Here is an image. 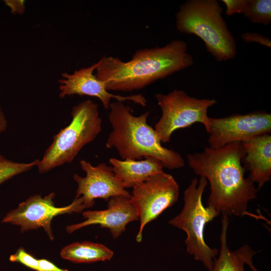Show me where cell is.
<instances>
[{
	"label": "cell",
	"instance_id": "cb8c5ba5",
	"mask_svg": "<svg viewBox=\"0 0 271 271\" xmlns=\"http://www.w3.org/2000/svg\"><path fill=\"white\" fill-rule=\"evenodd\" d=\"M24 1L15 0H6L5 3L11 10L13 13H22L24 10Z\"/></svg>",
	"mask_w": 271,
	"mask_h": 271
},
{
	"label": "cell",
	"instance_id": "5b68a950",
	"mask_svg": "<svg viewBox=\"0 0 271 271\" xmlns=\"http://www.w3.org/2000/svg\"><path fill=\"white\" fill-rule=\"evenodd\" d=\"M72 120L53 138L38 165L44 173L72 162L79 151L92 142L101 130V118L98 105L90 100L82 101L71 111Z\"/></svg>",
	"mask_w": 271,
	"mask_h": 271
},
{
	"label": "cell",
	"instance_id": "8992f818",
	"mask_svg": "<svg viewBox=\"0 0 271 271\" xmlns=\"http://www.w3.org/2000/svg\"><path fill=\"white\" fill-rule=\"evenodd\" d=\"M207 180L200 177L199 180L193 179L184 192V206L180 213L169 223L184 230L187 234L185 240L187 252L196 260L203 264L208 271L214 265L218 250L210 247L204 239V230L207 223L220 214L213 208L205 207L202 196L207 185Z\"/></svg>",
	"mask_w": 271,
	"mask_h": 271
},
{
	"label": "cell",
	"instance_id": "ffe728a7",
	"mask_svg": "<svg viewBox=\"0 0 271 271\" xmlns=\"http://www.w3.org/2000/svg\"><path fill=\"white\" fill-rule=\"evenodd\" d=\"M9 259L11 261L18 262L31 269L38 270V259L26 252L23 248H19L15 254L10 256Z\"/></svg>",
	"mask_w": 271,
	"mask_h": 271
},
{
	"label": "cell",
	"instance_id": "9a60e30c",
	"mask_svg": "<svg viewBox=\"0 0 271 271\" xmlns=\"http://www.w3.org/2000/svg\"><path fill=\"white\" fill-rule=\"evenodd\" d=\"M116 178L125 188H133L151 176L163 171V165L157 159L148 157L142 160H109Z\"/></svg>",
	"mask_w": 271,
	"mask_h": 271
},
{
	"label": "cell",
	"instance_id": "e0dca14e",
	"mask_svg": "<svg viewBox=\"0 0 271 271\" xmlns=\"http://www.w3.org/2000/svg\"><path fill=\"white\" fill-rule=\"evenodd\" d=\"M60 255L75 263H91L109 260L113 252L102 244L84 241L66 246L62 249Z\"/></svg>",
	"mask_w": 271,
	"mask_h": 271
},
{
	"label": "cell",
	"instance_id": "8fae6325",
	"mask_svg": "<svg viewBox=\"0 0 271 271\" xmlns=\"http://www.w3.org/2000/svg\"><path fill=\"white\" fill-rule=\"evenodd\" d=\"M80 165L86 176L73 175L78 185L76 198L81 197L86 208L94 205L96 198L108 201L110 197L117 195L130 197L131 195L115 176L111 166L104 163L93 166L85 160H81Z\"/></svg>",
	"mask_w": 271,
	"mask_h": 271
},
{
	"label": "cell",
	"instance_id": "44dd1931",
	"mask_svg": "<svg viewBox=\"0 0 271 271\" xmlns=\"http://www.w3.org/2000/svg\"><path fill=\"white\" fill-rule=\"evenodd\" d=\"M241 38L246 43L255 42L269 48L271 47V41L269 39L256 33L246 32L243 33L241 35Z\"/></svg>",
	"mask_w": 271,
	"mask_h": 271
},
{
	"label": "cell",
	"instance_id": "7402d4cb",
	"mask_svg": "<svg viewBox=\"0 0 271 271\" xmlns=\"http://www.w3.org/2000/svg\"><path fill=\"white\" fill-rule=\"evenodd\" d=\"M226 6V14L230 16L235 14L242 13L246 0H222Z\"/></svg>",
	"mask_w": 271,
	"mask_h": 271
},
{
	"label": "cell",
	"instance_id": "7a4b0ae2",
	"mask_svg": "<svg viewBox=\"0 0 271 271\" xmlns=\"http://www.w3.org/2000/svg\"><path fill=\"white\" fill-rule=\"evenodd\" d=\"M193 58L187 52L185 42L175 40L163 47L136 51L131 59L123 61L104 56L98 62L96 77L107 90L132 91L191 66Z\"/></svg>",
	"mask_w": 271,
	"mask_h": 271
},
{
	"label": "cell",
	"instance_id": "5bb4252c",
	"mask_svg": "<svg viewBox=\"0 0 271 271\" xmlns=\"http://www.w3.org/2000/svg\"><path fill=\"white\" fill-rule=\"evenodd\" d=\"M241 143L245 151L244 168L260 189L271 179V136L262 134Z\"/></svg>",
	"mask_w": 271,
	"mask_h": 271
},
{
	"label": "cell",
	"instance_id": "52a82bcc",
	"mask_svg": "<svg viewBox=\"0 0 271 271\" xmlns=\"http://www.w3.org/2000/svg\"><path fill=\"white\" fill-rule=\"evenodd\" d=\"M155 97L162 115L154 129L161 143L169 142L176 130L195 123H202L206 130L209 118L207 110L217 103L214 99L195 98L178 89L168 94L157 93Z\"/></svg>",
	"mask_w": 271,
	"mask_h": 271
},
{
	"label": "cell",
	"instance_id": "4fadbf2b",
	"mask_svg": "<svg viewBox=\"0 0 271 271\" xmlns=\"http://www.w3.org/2000/svg\"><path fill=\"white\" fill-rule=\"evenodd\" d=\"M84 221L67 226L68 233L90 225H99L108 229L116 239L125 231L126 225L130 222L139 220L137 209L130 197L122 195L111 197L108 200L107 208L103 210L86 211L82 213Z\"/></svg>",
	"mask_w": 271,
	"mask_h": 271
},
{
	"label": "cell",
	"instance_id": "30bf717a",
	"mask_svg": "<svg viewBox=\"0 0 271 271\" xmlns=\"http://www.w3.org/2000/svg\"><path fill=\"white\" fill-rule=\"evenodd\" d=\"M54 197V193L44 197L38 195L32 196L9 212L2 222L19 225L22 231L43 227L50 238L53 240L51 228L53 217L64 213L80 212L86 208L81 197L75 198L71 204L63 207L55 206Z\"/></svg>",
	"mask_w": 271,
	"mask_h": 271
},
{
	"label": "cell",
	"instance_id": "6da1fadb",
	"mask_svg": "<svg viewBox=\"0 0 271 271\" xmlns=\"http://www.w3.org/2000/svg\"><path fill=\"white\" fill-rule=\"evenodd\" d=\"M245 151L241 143L218 148L209 147L201 152L189 154L187 162L196 175L210 184L207 204L222 216L242 217L249 213V202L257 197L258 189L241 165Z\"/></svg>",
	"mask_w": 271,
	"mask_h": 271
},
{
	"label": "cell",
	"instance_id": "ba28073f",
	"mask_svg": "<svg viewBox=\"0 0 271 271\" xmlns=\"http://www.w3.org/2000/svg\"><path fill=\"white\" fill-rule=\"evenodd\" d=\"M132 188L130 200L140 220L136 240L140 242L145 226L177 201L179 186L171 175L163 171L151 176Z\"/></svg>",
	"mask_w": 271,
	"mask_h": 271
},
{
	"label": "cell",
	"instance_id": "ac0fdd59",
	"mask_svg": "<svg viewBox=\"0 0 271 271\" xmlns=\"http://www.w3.org/2000/svg\"><path fill=\"white\" fill-rule=\"evenodd\" d=\"M242 13L253 24L268 25L271 23V1L246 0Z\"/></svg>",
	"mask_w": 271,
	"mask_h": 271
},
{
	"label": "cell",
	"instance_id": "484cf974",
	"mask_svg": "<svg viewBox=\"0 0 271 271\" xmlns=\"http://www.w3.org/2000/svg\"><path fill=\"white\" fill-rule=\"evenodd\" d=\"M256 253V251L253 250L247 256L245 260V264H246L252 271H258L254 266L252 258L253 255Z\"/></svg>",
	"mask_w": 271,
	"mask_h": 271
},
{
	"label": "cell",
	"instance_id": "d4e9b609",
	"mask_svg": "<svg viewBox=\"0 0 271 271\" xmlns=\"http://www.w3.org/2000/svg\"><path fill=\"white\" fill-rule=\"evenodd\" d=\"M7 124L6 116L0 105V134L6 130Z\"/></svg>",
	"mask_w": 271,
	"mask_h": 271
},
{
	"label": "cell",
	"instance_id": "3957f363",
	"mask_svg": "<svg viewBox=\"0 0 271 271\" xmlns=\"http://www.w3.org/2000/svg\"><path fill=\"white\" fill-rule=\"evenodd\" d=\"M108 118L112 130L105 146L115 149L122 160H139L151 157L157 159L164 168L172 170L184 166L181 155L164 147L155 129L147 123L149 112L139 116L122 102H111Z\"/></svg>",
	"mask_w": 271,
	"mask_h": 271
},
{
	"label": "cell",
	"instance_id": "2e32d148",
	"mask_svg": "<svg viewBox=\"0 0 271 271\" xmlns=\"http://www.w3.org/2000/svg\"><path fill=\"white\" fill-rule=\"evenodd\" d=\"M221 224L219 255L217 258H214V265L211 271H245L246 258L253 250L247 244H244L235 251L230 250L227 244V232L229 225L228 216H222Z\"/></svg>",
	"mask_w": 271,
	"mask_h": 271
},
{
	"label": "cell",
	"instance_id": "277c9868",
	"mask_svg": "<svg viewBox=\"0 0 271 271\" xmlns=\"http://www.w3.org/2000/svg\"><path fill=\"white\" fill-rule=\"evenodd\" d=\"M222 13V7L216 0H189L175 15L177 30L198 37L218 62L232 59L236 54L234 38Z\"/></svg>",
	"mask_w": 271,
	"mask_h": 271
},
{
	"label": "cell",
	"instance_id": "9c48e42d",
	"mask_svg": "<svg viewBox=\"0 0 271 271\" xmlns=\"http://www.w3.org/2000/svg\"><path fill=\"white\" fill-rule=\"evenodd\" d=\"M209 147L218 149L226 145L242 143L271 132V114L264 111L236 114L220 118H209L206 130Z\"/></svg>",
	"mask_w": 271,
	"mask_h": 271
},
{
	"label": "cell",
	"instance_id": "603a6c76",
	"mask_svg": "<svg viewBox=\"0 0 271 271\" xmlns=\"http://www.w3.org/2000/svg\"><path fill=\"white\" fill-rule=\"evenodd\" d=\"M38 271H68L67 269L58 267L51 261L45 259H38Z\"/></svg>",
	"mask_w": 271,
	"mask_h": 271
},
{
	"label": "cell",
	"instance_id": "7c38bea8",
	"mask_svg": "<svg viewBox=\"0 0 271 271\" xmlns=\"http://www.w3.org/2000/svg\"><path fill=\"white\" fill-rule=\"evenodd\" d=\"M97 65L98 62L88 67L75 70L71 74L62 73V78L58 80L60 97L63 98L73 95L96 97L101 101L104 108L107 109L109 108L112 98L120 102L131 101L142 106L146 105V98L142 94L122 96L110 93L106 89L104 82L93 74Z\"/></svg>",
	"mask_w": 271,
	"mask_h": 271
},
{
	"label": "cell",
	"instance_id": "d6986e66",
	"mask_svg": "<svg viewBox=\"0 0 271 271\" xmlns=\"http://www.w3.org/2000/svg\"><path fill=\"white\" fill-rule=\"evenodd\" d=\"M40 160L36 159L28 163L12 161L0 155V184L15 176L27 172L38 166Z\"/></svg>",
	"mask_w": 271,
	"mask_h": 271
}]
</instances>
